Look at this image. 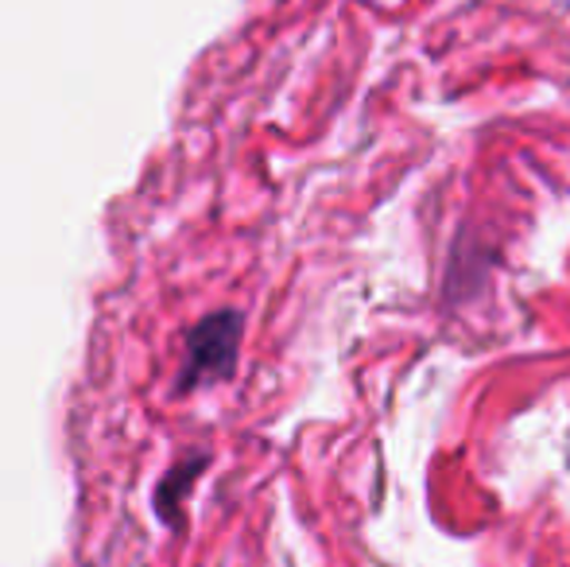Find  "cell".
Returning <instances> with one entry per match:
<instances>
[{
  "label": "cell",
  "mask_w": 570,
  "mask_h": 567,
  "mask_svg": "<svg viewBox=\"0 0 570 567\" xmlns=\"http://www.w3.org/2000/svg\"><path fill=\"white\" fill-rule=\"evenodd\" d=\"M240 331H245L240 311H214V315L198 319L187 331V354H183V370L175 378V389L190 393L198 385L229 378L233 365H237Z\"/></svg>",
  "instance_id": "1"
},
{
  "label": "cell",
  "mask_w": 570,
  "mask_h": 567,
  "mask_svg": "<svg viewBox=\"0 0 570 567\" xmlns=\"http://www.w3.org/2000/svg\"><path fill=\"white\" fill-rule=\"evenodd\" d=\"M206 454L203 451H195V454H183L179 462H175L171 470H167L164 478H159V486H156V498H151V506H156V517L164 525H179V517H183V506H187V498H190V490H195V482H198V475L206 470Z\"/></svg>",
  "instance_id": "2"
}]
</instances>
